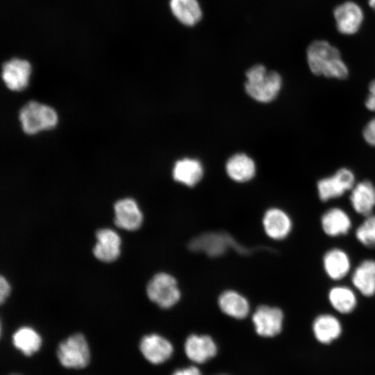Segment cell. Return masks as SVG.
I'll use <instances>...</instances> for the list:
<instances>
[{"instance_id": "cell-1", "label": "cell", "mask_w": 375, "mask_h": 375, "mask_svg": "<svg viewBox=\"0 0 375 375\" xmlns=\"http://www.w3.org/2000/svg\"><path fill=\"white\" fill-rule=\"evenodd\" d=\"M306 60L310 72L316 76L340 80L349 76L339 49L326 40L312 41L307 47Z\"/></svg>"}, {"instance_id": "cell-2", "label": "cell", "mask_w": 375, "mask_h": 375, "mask_svg": "<svg viewBox=\"0 0 375 375\" xmlns=\"http://www.w3.org/2000/svg\"><path fill=\"white\" fill-rule=\"evenodd\" d=\"M244 84L247 93L260 103H269L278 95L283 84L281 75L275 71H267L262 65H256L246 73Z\"/></svg>"}, {"instance_id": "cell-3", "label": "cell", "mask_w": 375, "mask_h": 375, "mask_svg": "<svg viewBox=\"0 0 375 375\" xmlns=\"http://www.w3.org/2000/svg\"><path fill=\"white\" fill-rule=\"evenodd\" d=\"M19 119L23 131L28 135H34L53 128L58 124V116L52 107L30 101L20 109Z\"/></svg>"}, {"instance_id": "cell-4", "label": "cell", "mask_w": 375, "mask_h": 375, "mask_svg": "<svg viewBox=\"0 0 375 375\" xmlns=\"http://www.w3.org/2000/svg\"><path fill=\"white\" fill-rule=\"evenodd\" d=\"M231 248L243 254H249L252 251L236 242L231 235L224 232L203 233L189 243L190 250L203 252L211 257L222 256Z\"/></svg>"}, {"instance_id": "cell-5", "label": "cell", "mask_w": 375, "mask_h": 375, "mask_svg": "<svg viewBox=\"0 0 375 375\" xmlns=\"http://www.w3.org/2000/svg\"><path fill=\"white\" fill-rule=\"evenodd\" d=\"M60 363L69 369H82L90 361V351L85 336L75 333L61 342L57 349Z\"/></svg>"}, {"instance_id": "cell-6", "label": "cell", "mask_w": 375, "mask_h": 375, "mask_svg": "<svg viewBox=\"0 0 375 375\" xmlns=\"http://www.w3.org/2000/svg\"><path fill=\"white\" fill-rule=\"evenodd\" d=\"M147 294L151 301L162 308L172 307L181 297L176 279L164 272L153 276L147 286Z\"/></svg>"}, {"instance_id": "cell-7", "label": "cell", "mask_w": 375, "mask_h": 375, "mask_svg": "<svg viewBox=\"0 0 375 375\" xmlns=\"http://www.w3.org/2000/svg\"><path fill=\"white\" fill-rule=\"evenodd\" d=\"M356 184L354 173L348 168L342 167L334 174L319 179L317 183V194L322 201H328L351 190Z\"/></svg>"}, {"instance_id": "cell-8", "label": "cell", "mask_w": 375, "mask_h": 375, "mask_svg": "<svg viewBox=\"0 0 375 375\" xmlns=\"http://www.w3.org/2000/svg\"><path fill=\"white\" fill-rule=\"evenodd\" d=\"M284 315L277 308L269 306H259L252 316L256 333L262 337H274L283 328Z\"/></svg>"}, {"instance_id": "cell-9", "label": "cell", "mask_w": 375, "mask_h": 375, "mask_svg": "<svg viewBox=\"0 0 375 375\" xmlns=\"http://www.w3.org/2000/svg\"><path fill=\"white\" fill-rule=\"evenodd\" d=\"M338 31L342 34L352 35L360 29L364 15L362 8L353 1H345L333 10Z\"/></svg>"}, {"instance_id": "cell-10", "label": "cell", "mask_w": 375, "mask_h": 375, "mask_svg": "<svg viewBox=\"0 0 375 375\" xmlns=\"http://www.w3.org/2000/svg\"><path fill=\"white\" fill-rule=\"evenodd\" d=\"M31 65L26 60L12 58L2 66V79L6 87L12 91H22L28 85Z\"/></svg>"}, {"instance_id": "cell-11", "label": "cell", "mask_w": 375, "mask_h": 375, "mask_svg": "<svg viewBox=\"0 0 375 375\" xmlns=\"http://www.w3.org/2000/svg\"><path fill=\"white\" fill-rule=\"evenodd\" d=\"M114 222L116 226L126 231L138 229L143 221V215L137 202L131 198L119 199L114 204Z\"/></svg>"}, {"instance_id": "cell-12", "label": "cell", "mask_w": 375, "mask_h": 375, "mask_svg": "<svg viewBox=\"0 0 375 375\" xmlns=\"http://www.w3.org/2000/svg\"><path fill=\"white\" fill-rule=\"evenodd\" d=\"M140 349L143 356L151 363L158 365L167 361L173 353L171 342L158 334L144 336L140 342Z\"/></svg>"}, {"instance_id": "cell-13", "label": "cell", "mask_w": 375, "mask_h": 375, "mask_svg": "<svg viewBox=\"0 0 375 375\" xmlns=\"http://www.w3.org/2000/svg\"><path fill=\"white\" fill-rule=\"evenodd\" d=\"M97 242L93 248L94 256L100 261L111 262L120 255L121 239L110 228H101L96 232Z\"/></svg>"}, {"instance_id": "cell-14", "label": "cell", "mask_w": 375, "mask_h": 375, "mask_svg": "<svg viewBox=\"0 0 375 375\" xmlns=\"http://www.w3.org/2000/svg\"><path fill=\"white\" fill-rule=\"evenodd\" d=\"M262 224L266 234L276 240L287 238L292 228V222L289 215L278 208H272L265 212Z\"/></svg>"}, {"instance_id": "cell-15", "label": "cell", "mask_w": 375, "mask_h": 375, "mask_svg": "<svg viewBox=\"0 0 375 375\" xmlns=\"http://www.w3.org/2000/svg\"><path fill=\"white\" fill-rule=\"evenodd\" d=\"M188 358L197 363H203L213 358L217 351L215 342L209 335L192 334L184 345Z\"/></svg>"}, {"instance_id": "cell-16", "label": "cell", "mask_w": 375, "mask_h": 375, "mask_svg": "<svg viewBox=\"0 0 375 375\" xmlns=\"http://www.w3.org/2000/svg\"><path fill=\"white\" fill-rule=\"evenodd\" d=\"M349 201L353 210L365 217L372 215L375 207V186L371 181L365 180L353 186Z\"/></svg>"}, {"instance_id": "cell-17", "label": "cell", "mask_w": 375, "mask_h": 375, "mask_svg": "<svg viewBox=\"0 0 375 375\" xmlns=\"http://www.w3.org/2000/svg\"><path fill=\"white\" fill-rule=\"evenodd\" d=\"M312 330L315 339L319 343L328 344L339 338L342 327L340 321L335 316L323 313L315 318Z\"/></svg>"}, {"instance_id": "cell-18", "label": "cell", "mask_w": 375, "mask_h": 375, "mask_svg": "<svg viewBox=\"0 0 375 375\" xmlns=\"http://www.w3.org/2000/svg\"><path fill=\"white\" fill-rule=\"evenodd\" d=\"M323 267L326 275L333 281L344 278L351 269V260L345 251L340 248H332L324 255Z\"/></svg>"}, {"instance_id": "cell-19", "label": "cell", "mask_w": 375, "mask_h": 375, "mask_svg": "<svg viewBox=\"0 0 375 375\" xmlns=\"http://www.w3.org/2000/svg\"><path fill=\"white\" fill-rule=\"evenodd\" d=\"M322 228L328 236L338 237L347 234L352 226L349 215L340 208L326 210L321 217Z\"/></svg>"}, {"instance_id": "cell-20", "label": "cell", "mask_w": 375, "mask_h": 375, "mask_svg": "<svg viewBox=\"0 0 375 375\" xmlns=\"http://www.w3.org/2000/svg\"><path fill=\"white\" fill-rule=\"evenodd\" d=\"M351 282L355 288L363 296L370 297L375 294V260H362L354 269Z\"/></svg>"}, {"instance_id": "cell-21", "label": "cell", "mask_w": 375, "mask_h": 375, "mask_svg": "<svg viewBox=\"0 0 375 375\" xmlns=\"http://www.w3.org/2000/svg\"><path fill=\"white\" fill-rule=\"evenodd\" d=\"M203 174V166L199 160L184 158L177 160L173 167L174 179L188 187L197 184Z\"/></svg>"}, {"instance_id": "cell-22", "label": "cell", "mask_w": 375, "mask_h": 375, "mask_svg": "<svg viewBox=\"0 0 375 375\" xmlns=\"http://www.w3.org/2000/svg\"><path fill=\"white\" fill-rule=\"evenodd\" d=\"M226 170L232 180L243 183L251 180L255 176L256 165L247 155L237 153L227 160Z\"/></svg>"}, {"instance_id": "cell-23", "label": "cell", "mask_w": 375, "mask_h": 375, "mask_svg": "<svg viewBox=\"0 0 375 375\" xmlns=\"http://www.w3.org/2000/svg\"><path fill=\"white\" fill-rule=\"evenodd\" d=\"M218 304L226 315L236 319L246 317L249 312L247 299L233 290H226L219 297Z\"/></svg>"}, {"instance_id": "cell-24", "label": "cell", "mask_w": 375, "mask_h": 375, "mask_svg": "<svg viewBox=\"0 0 375 375\" xmlns=\"http://www.w3.org/2000/svg\"><path fill=\"white\" fill-rule=\"evenodd\" d=\"M330 304L341 314H349L357 306L358 299L355 292L346 285H335L328 293Z\"/></svg>"}, {"instance_id": "cell-25", "label": "cell", "mask_w": 375, "mask_h": 375, "mask_svg": "<svg viewBox=\"0 0 375 375\" xmlns=\"http://www.w3.org/2000/svg\"><path fill=\"white\" fill-rule=\"evenodd\" d=\"M169 7L174 17L185 26L196 24L202 17L197 0H170Z\"/></svg>"}, {"instance_id": "cell-26", "label": "cell", "mask_w": 375, "mask_h": 375, "mask_svg": "<svg viewBox=\"0 0 375 375\" xmlns=\"http://www.w3.org/2000/svg\"><path fill=\"white\" fill-rule=\"evenodd\" d=\"M12 340L15 347L27 356L38 351L42 345L40 335L28 326L18 328L12 335Z\"/></svg>"}, {"instance_id": "cell-27", "label": "cell", "mask_w": 375, "mask_h": 375, "mask_svg": "<svg viewBox=\"0 0 375 375\" xmlns=\"http://www.w3.org/2000/svg\"><path fill=\"white\" fill-rule=\"evenodd\" d=\"M356 239L368 248H375V215L365 217L355 233Z\"/></svg>"}, {"instance_id": "cell-28", "label": "cell", "mask_w": 375, "mask_h": 375, "mask_svg": "<svg viewBox=\"0 0 375 375\" xmlns=\"http://www.w3.org/2000/svg\"><path fill=\"white\" fill-rule=\"evenodd\" d=\"M362 137L368 144L375 147V117L370 119L364 127Z\"/></svg>"}, {"instance_id": "cell-29", "label": "cell", "mask_w": 375, "mask_h": 375, "mask_svg": "<svg viewBox=\"0 0 375 375\" xmlns=\"http://www.w3.org/2000/svg\"><path fill=\"white\" fill-rule=\"evenodd\" d=\"M369 93L365 101L366 108L372 112H375V78L369 84Z\"/></svg>"}, {"instance_id": "cell-30", "label": "cell", "mask_w": 375, "mask_h": 375, "mask_svg": "<svg viewBox=\"0 0 375 375\" xmlns=\"http://www.w3.org/2000/svg\"><path fill=\"white\" fill-rule=\"evenodd\" d=\"M10 292V286L5 277H0V303L3 304Z\"/></svg>"}, {"instance_id": "cell-31", "label": "cell", "mask_w": 375, "mask_h": 375, "mask_svg": "<svg viewBox=\"0 0 375 375\" xmlns=\"http://www.w3.org/2000/svg\"><path fill=\"white\" fill-rule=\"evenodd\" d=\"M172 375H202L200 370L194 367L191 366L189 367L183 368L181 369H177Z\"/></svg>"}, {"instance_id": "cell-32", "label": "cell", "mask_w": 375, "mask_h": 375, "mask_svg": "<svg viewBox=\"0 0 375 375\" xmlns=\"http://www.w3.org/2000/svg\"><path fill=\"white\" fill-rule=\"evenodd\" d=\"M369 5L375 10V0H369Z\"/></svg>"}, {"instance_id": "cell-33", "label": "cell", "mask_w": 375, "mask_h": 375, "mask_svg": "<svg viewBox=\"0 0 375 375\" xmlns=\"http://www.w3.org/2000/svg\"><path fill=\"white\" fill-rule=\"evenodd\" d=\"M12 375H19V374H12Z\"/></svg>"}]
</instances>
